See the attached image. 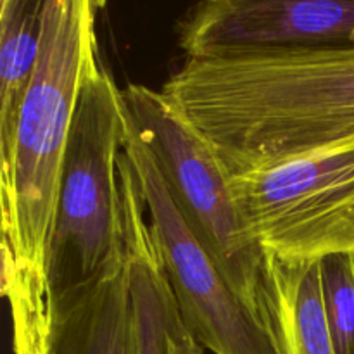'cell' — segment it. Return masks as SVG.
<instances>
[{
    "instance_id": "ba28073f",
    "label": "cell",
    "mask_w": 354,
    "mask_h": 354,
    "mask_svg": "<svg viewBox=\"0 0 354 354\" xmlns=\"http://www.w3.org/2000/svg\"><path fill=\"white\" fill-rule=\"evenodd\" d=\"M47 0H0V171L12 158L21 107L30 86Z\"/></svg>"
},
{
    "instance_id": "5b68a950",
    "label": "cell",
    "mask_w": 354,
    "mask_h": 354,
    "mask_svg": "<svg viewBox=\"0 0 354 354\" xmlns=\"http://www.w3.org/2000/svg\"><path fill=\"white\" fill-rule=\"evenodd\" d=\"M232 189L272 259L354 256V137L232 175Z\"/></svg>"
},
{
    "instance_id": "30bf717a",
    "label": "cell",
    "mask_w": 354,
    "mask_h": 354,
    "mask_svg": "<svg viewBox=\"0 0 354 354\" xmlns=\"http://www.w3.org/2000/svg\"><path fill=\"white\" fill-rule=\"evenodd\" d=\"M322 301L335 354H354V256L332 254L318 261Z\"/></svg>"
},
{
    "instance_id": "52a82bcc",
    "label": "cell",
    "mask_w": 354,
    "mask_h": 354,
    "mask_svg": "<svg viewBox=\"0 0 354 354\" xmlns=\"http://www.w3.org/2000/svg\"><path fill=\"white\" fill-rule=\"evenodd\" d=\"M178 45L185 59L354 48V0H196Z\"/></svg>"
},
{
    "instance_id": "6da1fadb",
    "label": "cell",
    "mask_w": 354,
    "mask_h": 354,
    "mask_svg": "<svg viewBox=\"0 0 354 354\" xmlns=\"http://www.w3.org/2000/svg\"><path fill=\"white\" fill-rule=\"evenodd\" d=\"M106 0H47L40 50L0 171L2 294L14 354H47L54 324L48 252L69 133L99 57L97 17Z\"/></svg>"
},
{
    "instance_id": "3957f363",
    "label": "cell",
    "mask_w": 354,
    "mask_h": 354,
    "mask_svg": "<svg viewBox=\"0 0 354 354\" xmlns=\"http://www.w3.org/2000/svg\"><path fill=\"white\" fill-rule=\"evenodd\" d=\"M121 92L128 128L154 159L187 227L241 299L279 334L272 258L249 232L216 149L161 90L128 83Z\"/></svg>"
},
{
    "instance_id": "7a4b0ae2",
    "label": "cell",
    "mask_w": 354,
    "mask_h": 354,
    "mask_svg": "<svg viewBox=\"0 0 354 354\" xmlns=\"http://www.w3.org/2000/svg\"><path fill=\"white\" fill-rule=\"evenodd\" d=\"M123 88L102 64L90 73L69 133L48 252L52 306L113 275L127 261L120 154L127 140Z\"/></svg>"
},
{
    "instance_id": "8992f818",
    "label": "cell",
    "mask_w": 354,
    "mask_h": 354,
    "mask_svg": "<svg viewBox=\"0 0 354 354\" xmlns=\"http://www.w3.org/2000/svg\"><path fill=\"white\" fill-rule=\"evenodd\" d=\"M123 156L140 194L166 280L196 341L213 354H286L275 328L241 299L187 227L154 159L128 123Z\"/></svg>"
},
{
    "instance_id": "9c48e42d",
    "label": "cell",
    "mask_w": 354,
    "mask_h": 354,
    "mask_svg": "<svg viewBox=\"0 0 354 354\" xmlns=\"http://www.w3.org/2000/svg\"><path fill=\"white\" fill-rule=\"evenodd\" d=\"M275 315L286 354H335L324 311L318 261L272 259Z\"/></svg>"
},
{
    "instance_id": "277c9868",
    "label": "cell",
    "mask_w": 354,
    "mask_h": 354,
    "mask_svg": "<svg viewBox=\"0 0 354 354\" xmlns=\"http://www.w3.org/2000/svg\"><path fill=\"white\" fill-rule=\"evenodd\" d=\"M166 280L144 204L127 197V261L55 304L47 354H203Z\"/></svg>"
}]
</instances>
